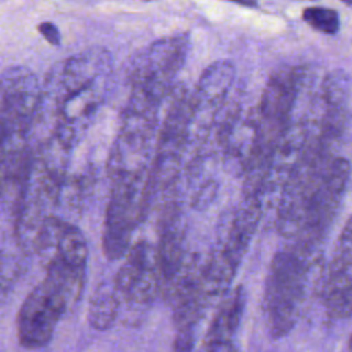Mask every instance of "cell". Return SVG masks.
Masks as SVG:
<instances>
[{"mask_svg": "<svg viewBox=\"0 0 352 352\" xmlns=\"http://www.w3.org/2000/svg\"><path fill=\"white\" fill-rule=\"evenodd\" d=\"M349 164L312 136L309 148L279 195L276 227L296 245L315 250L345 192Z\"/></svg>", "mask_w": 352, "mask_h": 352, "instance_id": "1", "label": "cell"}, {"mask_svg": "<svg viewBox=\"0 0 352 352\" xmlns=\"http://www.w3.org/2000/svg\"><path fill=\"white\" fill-rule=\"evenodd\" d=\"M113 56L99 45L55 63L41 88L38 118H48L55 139L73 148L84 138L103 106Z\"/></svg>", "mask_w": 352, "mask_h": 352, "instance_id": "2", "label": "cell"}, {"mask_svg": "<svg viewBox=\"0 0 352 352\" xmlns=\"http://www.w3.org/2000/svg\"><path fill=\"white\" fill-rule=\"evenodd\" d=\"M315 250L293 243L278 250L270 264L264 287V314L274 338L286 336L297 322Z\"/></svg>", "mask_w": 352, "mask_h": 352, "instance_id": "3", "label": "cell"}, {"mask_svg": "<svg viewBox=\"0 0 352 352\" xmlns=\"http://www.w3.org/2000/svg\"><path fill=\"white\" fill-rule=\"evenodd\" d=\"M263 206L258 199L243 197L221 221L216 242L202 264V283L210 297L216 298L228 293L263 216Z\"/></svg>", "mask_w": 352, "mask_h": 352, "instance_id": "4", "label": "cell"}, {"mask_svg": "<svg viewBox=\"0 0 352 352\" xmlns=\"http://www.w3.org/2000/svg\"><path fill=\"white\" fill-rule=\"evenodd\" d=\"M188 50V33L162 37L142 50L131 66L128 102L160 110L176 88V77L186 63Z\"/></svg>", "mask_w": 352, "mask_h": 352, "instance_id": "5", "label": "cell"}, {"mask_svg": "<svg viewBox=\"0 0 352 352\" xmlns=\"http://www.w3.org/2000/svg\"><path fill=\"white\" fill-rule=\"evenodd\" d=\"M82 287V282L69 275L45 271V278L21 305L16 320L19 342L29 349L47 345L59 319L80 298Z\"/></svg>", "mask_w": 352, "mask_h": 352, "instance_id": "6", "label": "cell"}, {"mask_svg": "<svg viewBox=\"0 0 352 352\" xmlns=\"http://www.w3.org/2000/svg\"><path fill=\"white\" fill-rule=\"evenodd\" d=\"M41 85L25 66H10L1 73L0 121L1 153L28 150V136L38 118Z\"/></svg>", "mask_w": 352, "mask_h": 352, "instance_id": "7", "label": "cell"}, {"mask_svg": "<svg viewBox=\"0 0 352 352\" xmlns=\"http://www.w3.org/2000/svg\"><path fill=\"white\" fill-rule=\"evenodd\" d=\"M157 135L151 168V191L166 190L177 177L180 162L191 136L192 102L183 85L175 88Z\"/></svg>", "mask_w": 352, "mask_h": 352, "instance_id": "8", "label": "cell"}, {"mask_svg": "<svg viewBox=\"0 0 352 352\" xmlns=\"http://www.w3.org/2000/svg\"><path fill=\"white\" fill-rule=\"evenodd\" d=\"M304 70L300 66H282L268 77L257 106L261 144L252 165L264 161L290 126Z\"/></svg>", "mask_w": 352, "mask_h": 352, "instance_id": "9", "label": "cell"}, {"mask_svg": "<svg viewBox=\"0 0 352 352\" xmlns=\"http://www.w3.org/2000/svg\"><path fill=\"white\" fill-rule=\"evenodd\" d=\"M151 197L148 186L111 183L102 232V249L107 260L125 257L132 246L133 230L143 220Z\"/></svg>", "mask_w": 352, "mask_h": 352, "instance_id": "10", "label": "cell"}, {"mask_svg": "<svg viewBox=\"0 0 352 352\" xmlns=\"http://www.w3.org/2000/svg\"><path fill=\"white\" fill-rule=\"evenodd\" d=\"M114 286L131 309H142L151 304L162 290L155 260V249L146 241L135 242L124 257L113 278Z\"/></svg>", "mask_w": 352, "mask_h": 352, "instance_id": "11", "label": "cell"}, {"mask_svg": "<svg viewBox=\"0 0 352 352\" xmlns=\"http://www.w3.org/2000/svg\"><path fill=\"white\" fill-rule=\"evenodd\" d=\"M216 126L221 154L245 173L261 144L257 109H248L239 103L226 104Z\"/></svg>", "mask_w": 352, "mask_h": 352, "instance_id": "12", "label": "cell"}, {"mask_svg": "<svg viewBox=\"0 0 352 352\" xmlns=\"http://www.w3.org/2000/svg\"><path fill=\"white\" fill-rule=\"evenodd\" d=\"M235 66L228 59L210 63L201 74L197 89L191 98V133L204 140L216 126L217 120L227 104V98L235 80Z\"/></svg>", "mask_w": 352, "mask_h": 352, "instance_id": "13", "label": "cell"}, {"mask_svg": "<svg viewBox=\"0 0 352 352\" xmlns=\"http://www.w3.org/2000/svg\"><path fill=\"white\" fill-rule=\"evenodd\" d=\"M320 294L333 319L352 315V217L345 224L331 261L323 272Z\"/></svg>", "mask_w": 352, "mask_h": 352, "instance_id": "14", "label": "cell"}, {"mask_svg": "<svg viewBox=\"0 0 352 352\" xmlns=\"http://www.w3.org/2000/svg\"><path fill=\"white\" fill-rule=\"evenodd\" d=\"M186 258L187 252H184V224L182 212L177 205L170 204L161 216L158 243L155 246V260L162 290H166L173 282Z\"/></svg>", "mask_w": 352, "mask_h": 352, "instance_id": "15", "label": "cell"}, {"mask_svg": "<svg viewBox=\"0 0 352 352\" xmlns=\"http://www.w3.org/2000/svg\"><path fill=\"white\" fill-rule=\"evenodd\" d=\"M245 290L236 286L223 298L205 336L201 352H236L235 336L245 309Z\"/></svg>", "mask_w": 352, "mask_h": 352, "instance_id": "16", "label": "cell"}, {"mask_svg": "<svg viewBox=\"0 0 352 352\" xmlns=\"http://www.w3.org/2000/svg\"><path fill=\"white\" fill-rule=\"evenodd\" d=\"M121 307V297L113 280L100 282L91 297L88 308L89 324L96 330H107L113 326Z\"/></svg>", "mask_w": 352, "mask_h": 352, "instance_id": "17", "label": "cell"}, {"mask_svg": "<svg viewBox=\"0 0 352 352\" xmlns=\"http://www.w3.org/2000/svg\"><path fill=\"white\" fill-rule=\"evenodd\" d=\"M302 19L315 30L324 34H334L340 28L338 12L333 8L312 6L302 10Z\"/></svg>", "mask_w": 352, "mask_h": 352, "instance_id": "18", "label": "cell"}, {"mask_svg": "<svg viewBox=\"0 0 352 352\" xmlns=\"http://www.w3.org/2000/svg\"><path fill=\"white\" fill-rule=\"evenodd\" d=\"M194 345V327H177L172 352H191Z\"/></svg>", "mask_w": 352, "mask_h": 352, "instance_id": "19", "label": "cell"}, {"mask_svg": "<svg viewBox=\"0 0 352 352\" xmlns=\"http://www.w3.org/2000/svg\"><path fill=\"white\" fill-rule=\"evenodd\" d=\"M37 30L44 37V40L47 43H50L51 45H59L60 44V33H59V29L55 23L48 22V21L41 22L37 26Z\"/></svg>", "mask_w": 352, "mask_h": 352, "instance_id": "20", "label": "cell"}, {"mask_svg": "<svg viewBox=\"0 0 352 352\" xmlns=\"http://www.w3.org/2000/svg\"><path fill=\"white\" fill-rule=\"evenodd\" d=\"M348 352H352V336H351V340H349V346H348Z\"/></svg>", "mask_w": 352, "mask_h": 352, "instance_id": "21", "label": "cell"}]
</instances>
